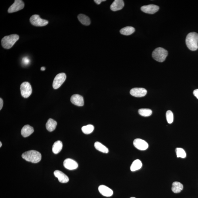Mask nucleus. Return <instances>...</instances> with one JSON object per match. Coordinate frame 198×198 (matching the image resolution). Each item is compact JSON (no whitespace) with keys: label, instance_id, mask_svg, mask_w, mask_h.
I'll list each match as a JSON object with an SVG mask.
<instances>
[{"label":"nucleus","instance_id":"nucleus-29","mask_svg":"<svg viewBox=\"0 0 198 198\" xmlns=\"http://www.w3.org/2000/svg\"><path fill=\"white\" fill-rule=\"evenodd\" d=\"M22 62L24 65H27L30 63V60L28 57H24L22 59Z\"/></svg>","mask_w":198,"mask_h":198},{"label":"nucleus","instance_id":"nucleus-25","mask_svg":"<svg viewBox=\"0 0 198 198\" xmlns=\"http://www.w3.org/2000/svg\"><path fill=\"white\" fill-rule=\"evenodd\" d=\"M94 129V127L93 125H89L82 127L81 130L85 134H89L93 132Z\"/></svg>","mask_w":198,"mask_h":198},{"label":"nucleus","instance_id":"nucleus-27","mask_svg":"<svg viewBox=\"0 0 198 198\" xmlns=\"http://www.w3.org/2000/svg\"><path fill=\"white\" fill-rule=\"evenodd\" d=\"M176 151L177 155V157H181L182 158H184L186 157V153L184 150L181 148H176Z\"/></svg>","mask_w":198,"mask_h":198},{"label":"nucleus","instance_id":"nucleus-3","mask_svg":"<svg viewBox=\"0 0 198 198\" xmlns=\"http://www.w3.org/2000/svg\"><path fill=\"white\" fill-rule=\"evenodd\" d=\"M19 36L17 34H12L9 36H5L2 39V46L5 49H10L16 42L19 39Z\"/></svg>","mask_w":198,"mask_h":198},{"label":"nucleus","instance_id":"nucleus-13","mask_svg":"<svg viewBox=\"0 0 198 198\" xmlns=\"http://www.w3.org/2000/svg\"><path fill=\"white\" fill-rule=\"evenodd\" d=\"M70 101L72 104L79 106H82L84 104L83 97L79 94H74L70 98Z\"/></svg>","mask_w":198,"mask_h":198},{"label":"nucleus","instance_id":"nucleus-2","mask_svg":"<svg viewBox=\"0 0 198 198\" xmlns=\"http://www.w3.org/2000/svg\"><path fill=\"white\" fill-rule=\"evenodd\" d=\"M22 157L26 161L37 163L41 160L42 155L40 152L36 150H31L24 152L22 154Z\"/></svg>","mask_w":198,"mask_h":198},{"label":"nucleus","instance_id":"nucleus-32","mask_svg":"<svg viewBox=\"0 0 198 198\" xmlns=\"http://www.w3.org/2000/svg\"><path fill=\"white\" fill-rule=\"evenodd\" d=\"M3 100L2 98H0V110H1L3 107Z\"/></svg>","mask_w":198,"mask_h":198},{"label":"nucleus","instance_id":"nucleus-28","mask_svg":"<svg viewBox=\"0 0 198 198\" xmlns=\"http://www.w3.org/2000/svg\"><path fill=\"white\" fill-rule=\"evenodd\" d=\"M166 117L167 121L169 124H171L174 121V115L171 110H169L167 112Z\"/></svg>","mask_w":198,"mask_h":198},{"label":"nucleus","instance_id":"nucleus-35","mask_svg":"<svg viewBox=\"0 0 198 198\" xmlns=\"http://www.w3.org/2000/svg\"><path fill=\"white\" fill-rule=\"evenodd\" d=\"M130 198H135V197H131Z\"/></svg>","mask_w":198,"mask_h":198},{"label":"nucleus","instance_id":"nucleus-11","mask_svg":"<svg viewBox=\"0 0 198 198\" xmlns=\"http://www.w3.org/2000/svg\"><path fill=\"white\" fill-rule=\"evenodd\" d=\"M146 89L143 88H134L131 89L130 94L136 97H142L147 94Z\"/></svg>","mask_w":198,"mask_h":198},{"label":"nucleus","instance_id":"nucleus-26","mask_svg":"<svg viewBox=\"0 0 198 198\" xmlns=\"http://www.w3.org/2000/svg\"><path fill=\"white\" fill-rule=\"evenodd\" d=\"M138 113L142 117H148L152 115V111L149 109H141L138 110Z\"/></svg>","mask_w":198,"mask_h":198},{"label":"nucleus","instance_id":"nucleus-1","mask_svg":"<svg viewBox=\"0 0 198 198\" xmlns=\"http://www.w3.org/2000/svg\"><path fill=\"white\" fill-rule=\"evenodd\" d=\"M186 43L190 50H197L198 49V34L195 32L188 34L186 38Z\"/></svg>","mask_w":198,"mask_h":198},{"label":"nucleus","instance_id":"nucleus-15","mask_svg":"<svg viewBox=\"0 0 198 198\" xmlns=\"http://www.w3.org/2000/svg\"><path fill=\"white\" fill-rule=\"evenodd\" d=\"M54 176L58 179L59 181L62 183H66L69 181V178L63 172L60 171L56 170L54 172Z\"/></svg>","mask_w":198,"mask_h":198},{"label":"nucleus","instance_id":"nucleus-31","mask_svg":"<svg viewBox=\"0 0 198 198\" xmlns=\"http://www.w3.org/2000/svg\"><path fill=\"white\" fill-rule=\"evenodd\" d=\"M105 1V0H94V1L95 2L97 5H100L102 2Z\"/></svg>","mask_w":198,"mask_h":198},{"label":"nucleus","instance_id":"nucleus-19","mask_svg":"<svg viewBox=\"0 0 198 198\" xmlns=\"http://www.w3.org/2000/svg\"><path fill=\"white\" fill-rule=\"evenodd\" d=\"M79 22L84 25L88 26L91 23L90 19L88 16L83 14H80L77 16Z\"/></svg>","mask_w":198,"mask_h":198},{"label":"nucleus","instance_id":"nucleus-8","mask_svg":"<svg viewBox=\"0 0 198 198\" xmlns=\"http://www.w3.org/2000/svg\"><path fill=\"white\" fill-rule=\"evenodd\" d=\"M24 3L21 0H15L14 3H13L8 9L9 13H12L17 12L22 10L24 8Z\"/></svg>","mask_w":198,"mask_h":198},{"label":"nucleus","instance_id":"nucleus-4","mask_svg":"<svg viewBox=\"0 0 198 198\" xmlns=\"http://www.w3.org/2000/svg\"><path fill=\"white\" fill-rule=\"evenodd\" d=\"M168 54V51L166 50L161 47H158L153 51L152 56L157 61L162 62L165 60Z\"/></svg>","mask_w":198,"mask_h":198},{"label":"nucleus","instance_id":"nucleus-23","mask_svg":"<svg viewBox=\"0 0 198 198\" xmlns=\"http://www.w3.org/2000/svg\"><path fill=\"white\" fill-rule=\"evenodd\" d=\"M94 147L97 150L99 151L105 153H108L109 152V150L102 144L99 142H96L95 143Z\"/></svg>","mask_w":198,"mask_h":198},{"label":"nucleus","instance_id":"nucleus-9","mask_svg":"<svg viewBox=\"0 0 198 198\" xmlns=\"http://www.w3.org/2000/svg\"><path fill=\"white\" fill-rule=\"evenodd\" d=\"M159 6L153 4L144 6L141 7V10L143 12L149 14H155L159 11Z\"/></svg>","mask_w":198,"mask_h":198},{"label":"nucleus","instance_id":"nucleus-14","mask_svg":"<svg viewBox=\"0 0 198 198\" xmlns=\"http://www.w3.org/2000/svg\"><path fill=\"white\" fill-rule=\"evenodd\" d=\"M98 190L100 193L104 196L110 197L113 195V190L105 185L99 186Z\"/></svg>","mask_w":198,"mask_h":198},{"label":"nucleus","instance_id":"nucleus-7","mask_svg":"<svg viewBox=\"0 0 198 198\" xmlns=\"http://www.w3.org/2000/svg\"><path fill=\"white\" fill-rule=\"evenodd\" d=\"M66 74L64 73H59L54 78L53 83V88L57 89L60 88L66 79Z\"/></svg>","mask_w":198,"mask_h":198},{"label":"nucleus","instance_id":"nucleus-17","mask_svg":"<svg viewBox=\"0 0 198 198\" xmlns=\"http://www.w3.org/2000/svg\"><path fill=\"white\" fill-rule=\"evenodd\" d=\"M34 132L33 127L29 125H24L21 131V134L24 137H27L30 136Z\"/></svg>","mask_w":198,"mask_h":198},{"label":"nucleus","instance_id":"nucleus-34","mask_svg":"<svg viewBox=\"0 0 198 198\" xmlns=\"http://www.w3.org/2000/svg\"><path fill=\"white\" fill-rule=\"evenodd\" d=\"M2 146V142H0V147L1 148Z\"/></svg>","mask_w":198,"mask_h":198},{"label":"nucleus","instance_id":"nucleus-16","mask_svg":"<svg viewBox=\"0 0 198 198\" xmlns=\"http://www.w3.org/2000/svg\"><path fill=\"white\" fill-rule=\"evenodd\" d=\"M125 4L122 0H115L112 4L110 9L112 11H116L121 10L124 6Z\"/></svg>","mask_w":198,"mask_h":198},{"label":"nucleus","instance_id":"nucleus-12","mask_svg":"<svg viewBox=\"0 0 198 198\" xmlns=\"http://www.w3.org/2000/svg\"><path fill=\"white\" fill-rule=\"evenodd\" d=\"M64 166L66 169L69 170H74L77 169L78 164L75 161L70 159H67L64 162Z\"/></svg>","mask_w":198,"mask_h":198},{"label":"nucleus","instance_id":"nucleus-10","mask_svg":"<svg viewBox=\"0 0 198 198\" xmlns=\"http://www.w3.org/2000/svg\"><path fill=\"white\" fill-rule=\"evenodd\" d=\"M133 145L135 147L140 150H146L148 147V144L145 141L140 138L135 139Z\"/></svg>","mask_w":198,"mask_h":198},{"label":"nucleus","instance_id":"nucleus-33","mask_svg":"<svg viewBox=\"0 0 198 198\" xmlns=\"http://www.w3.org/2000/svg\"><path fill=\"white\" fill-rule=\"evenodd\" d=\"M41 70H42V71H44V70H45L46 69V68L45 67H44V66H42V67L41 68Z\"/></svg>","mask_w":198,"mask_h":198},{"label":"nucleus","instance_id":"nucleus-21","mask_svg":"<svg viewBox=\"0 0 198 198\" xmlns=\"http://www.w3.org/2000/svg\"><path fill=\"white\" fill-rule=\"evenodd\" d=\"M63 147L62 143L60 141H58L54 142L53 146L52 151L55 154L59 153L62 149Z\"/></svg>","mask_w":198,"mask_h":198},{"label":"nucleus","instance_id":"nucleus-30","mask_svg":"<svg viewBox=\"0 0 198 198\" xmlns=\"http://www.w3.org/2000/svg\"><path fill=\"white\" fill-rule=\"evenodd\" d=\"M193 94L194 96L198 99V89H195L193 91Z\"/></svg>","mask_w":198,"mask_h":198},{"label":"nucleus","instance_id":"nucleus-24","mask_svg":"<svg viewBox=\"0 0 198 198\" xmlns=\"http://www.w3.org/2000/svg\"><path fill=\"white\" fill-rule=\"evenodd\" d=\"M142 166V162L140 160L137 159L133 161L130 167L131 171H135L139 170Z\"/></svg>","mask_w":198,"mask_h":198},{"label":"nucleus","instance_id":"nucleus-6","mask_svg":"<svg viewBox=\"0 0 198 198\" xmlns=\"http://www.w3.org/2000/svg\"><path fill=\"white\" fill-rule=\"evenodd\" d=\"M20 91L21 94L24 98L29 97L32 93L31 85L28 82H24L21 85Z\"/></svg>","mask_w":198,"mask_h":198},{"label":"nucleus","instance_id":"nucleus-20","mask_svg":"<svg viewBox=\"0 0 198 198\" xmlns=\"http://www.w3.org/2000/svg\"><path fill=\"white\" fill-rule=\"evenodd\" d=\"M183 184L178 182H174L172 184V190L175 193H180L183 189Z\"/></svg>","mask_w":198,"mask_h":198},{"label":"nucleus","instance_id":"nucleus-5","mask_svg":"<svg viewBox=\"0 0 198 198\" xmlns=\"http://www.w3.org/2000/svg\"><path fill=\"white\" fill-rule=\"evenodd\" d=\"M30 22L32 25L36 26H45L49 23L48 21L42 19L39 15L37 14L34 15L30 17Z\"/></svg>","mask_w":198,"mask_h":198},{"label":"nucleus","instance_id":"nucleus-18","mask_svg":"<svg viewBox=\"0 0 198 198\" xmlns=\"http://www.w3.org/2000/svg\"><path fill=\"white\" fill-rule=\"evenodd\" d=\"M57 125L56 121L52 119H49L46 124V128L50 132H52L56 129Z\"/></svg>","mask_w":198,"mask_h":198},{"label":"nucleus","instance_id":"nucleus-22","mask_svg":"<svg viewBox=\"0 0 198 198\" xmlns=\"http://www.w3.org/2000/svg\"><path fill=\"white\" fill-rule=\"evenodd\" d=\"M135 31V28L132 26H126L125 28H122L120 30V33L122 35H129L134 33Z\"/></svg>","mask_w":198,"mask_h":198}]
</instances>
